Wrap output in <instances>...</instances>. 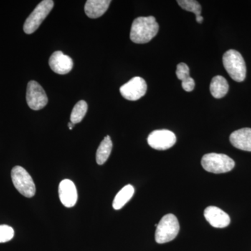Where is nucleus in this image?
<instances>
[{
    "instance_id": "nucleus-1",
    "label": "nucleus",
    "mask_w": 251,
    "mask_h": 251,
    "mask_svg": "<svg viewBox=\"0 0 251 251\" xmlns=\"http://www.w3.org/2000/svg\"><path fill=\"white\" fill-rule=\"evenodd\" d=\"M159 25L153 16L135 18L130 29V40L135 44L150 42L158 34Z\"/></svg>"
},
{
    "instance_id": "nucleus-2",
    "label": "nucleus",
    "mask_w": 251,
    "mask_h": 251,
    "mask_svg": "<svg viewBox=\"0 0 251 251\" xmlns=\"http://www.w3.org/2000/svg\"><path fill=\"white\" fill-rule=\"evenodd\" d=\"M223 63L229 76L236 82H243L247 76V67L242 54L235 50L225 52Z\"/></svg>"
},
{
    "instance_id": "nucleus-3",
    "label": "nucleus",
    "mask_w": 251,
    "mask_h": 251,
    "mask_svg": "<svg viewBox=\"0 0 251 251\" xmlns=\"http://www.w3.org/2000/svg\"><path fill=\"white\" fill-rule=\"evenodd\" d=\"M201 164L209 173L214 174L228 173L235 166L234 160L224 153H210L203 156Z\"/></svg>"
},
{
    "instance_id": "nucleus-4",
    "label": "nucleus",
    "mask_w": 251,
    "mask_h": 251,
    "mask_svg": "<svg viewBox=\"0 0 251 251\" xmlns=\"http://www.w3.org/2000/svg\"><path fill=\"white\" fill-rule=\"evenodd\" d=\"M179 221L174 214H166L158 223L155 233V240L158 244L171 242L179 234Z\"/></svg>"
},
{
    "instance_id": "nucleus-5",
    "label": "nucleus",
    "mask_w": 251,
    "mask_h": 251,
    "mask_svg": "<svg viewBox=\"0 0 251 251\" xmlns=\"http://www.w3.org/2000/svg\"><path fill=\"white\" fill-rule=\"evenodd\" d=\"M54 1L52 0H44L39 3L25 22L23 26L25 33L31 34L36 31L52 11Z\"/></svg>"
},
{
    "instance_id": "nucleus-6",
    "label": "nucleus",
    "mask_w": 251,
    "mask_h": 251,
    "mask_svg": "<svg viewBox=\"0 0 251 251\" xmlns=\"http://www.w3.org/2000/svg\"><path fill=\"white\" fill-rule=\"evenodd\" d=\"M11 179L15 188L25 197L30 198L36 193V186L30 175L21 166H15L11 171Z\"/></svg>"
},
{
    "instance_id": "nucleus-7",
    "label": "nucleus",
    "mask_w": 251,
    "mask_h": 251,
    "mask_svg": "<svg viewBox=\"0 0 251 251\" xmlns=\"http://www.w3.org/2000/svg\"><path fill=\"white\" fill-rule=\"evenodd\" d=\"M26 100L28 106L34 110H41L49 102V99L45 91L34 80L29 81L27 84Z\"/></svg>"
},
{
    "instance_id": "nucleus-8",
    "label": "nucleus",
    "mask_w": 251,
    "mask_h": 251,
    "mask_svg": "<svg viewBox=\"0 0 251 251\" xmlns=\"http://www.w3.org/2000/svg\"><path fill=\"white\" fill-rule=\"evenodd\" d=\"M176 135L169 130H156L149 135L148 143L151 148L156 150H166L176 143Z\"/></svg>"
},
{
    "instance_id": "nucleus-9",
    "label": "nucleus",
    "mask_w": 251,
    "mask_h": 251,
    "mask_svg": "<svg viewBox=\"0 0 251 251\" xmlns=\"http://www.w3.org/2000/svg\"><path fill=\"white\" fill-rule=\"evenodd\" d=\"M148 90L146 81L141 77H134L120 87V93L128 100H137L146 94Z\"/></svg>"
},
{
    "instance_id": "nucleus-10",
    "label": "nucleus",
    "mask_w": 251,
    "mask_h": 251,
    "mask_svg": "<svg viewBox=\"0 0 251 251\" xmlns=\"http://www.w3.org/2000/svg\"><path fill=\"white\" fill-rule=\"evenodd\" d=\"M49 66L56 74L65 75L72 70L74 62L69 56L61 51H56L50 57Z\"/></svg>"
},
{
    "instance_id": "nucleus-11",
    "label": "nucleus",
    "mask_w": 251,
    "mask_h": 251,
    "mask_svg": "<svg viewBox=\"0 0 251 251\" xmlns=\"http://www.w3.org/2000/svg\"><path fill=\"white\" fill-rule=\"evenodd\" d=\"M206 221L216 228H224L230 224V218L227 213L217 206H209L204 211Z\"/></svg>"
},
{
    "instance_id": "nucleus-12",
    "label": "nucleus",
    "mask_w": 251,
    "mask_h": 251,
    "mask_svg": "<svg viewBox=\"0 0 251 251\" xmlns=\"http://www.w3.org/2000/svg\"><path fill=\"white\" fill-rule=\"evenodd\" d=\"M59 196L61 202L66 207L75 206L77 201L76 187L72 181L64 179L59 185Z\"/></svg>"
},
{
    "instance_id": "nucleus-13",
    "label": "nucleus",
    "mask_w": 251,
    "mask_h": 251,
    "mask_svg": "<svg viewBox=\"0 0 251 251\" xmlns=\"http://www.w3.org/2000/svg\"><path fill=\"white\" fill-rule=\"evenodd\" d=\"M229 141L234 148L251 151V128H244L235 130L229 136Z\"/></svg>"
},
{
    "instance_id": "nucleus-14",
    "label": "nucleus",
    "mask_w": 251,
    "mask_h": 251,
    "mask_svg": "<svg viewBox=\"0 0 251 251\" xmlns=\"http://www.w3.org/2000/svg\"><path fill=\"white\" fill-rule=\"evenodd\" d=\"M110 3V0H88L85 5V14L93 19L100 17L106 12Z\"/></svg>"
},
{
    "instance_id": "nucleus-15",
    "label": "nucleus",
    "mask_w": 251,
    "mask_h": 251,
    "mask_svg": "<svg viewBox=\"0 0 251 251\" xmlns=\"http://www.w3.org/2000/svg\"><path fill=\"white\" fill-rule=\"evenodd\" d=\"M228 82L224 77L216 75L213 77L210 84V92L214 98H224L228 92Z\"/></svg>"
},
{
    "instance_id": "nucleus-16",
    "label": "nucleus",
    "mask_w": 251,
    "mask_h": 251,
    "mask_svg": "<svg viewBox=\"0 0 251 251\" xmlns=\"http://www.w3.org/2000/svg\"><path fill=\"white\" fill-rule=\"evenodd\" d=\"M135 189L132 185L128 184L125 186L117 193L112 202V206L115 210L122 209L128 201L133 197Z\"/></svg>"
},
{
    "instance_id": "nucleus-17",
    "label": "nucleus",
    "mask_w": 251,
    "mask_h": 251,
    "mask_svg": "<svg viewBox=\"0 0 251 251\" xmlns=\"http://www.w3.org/2000/svg\"><path fill=\"white\" fill-rule=\"evenodd\" d=\"M112 149V140L110 139V137L108 135V136L104 138L103 141L100 143L97 151L96 160H97V163L99 165L101 166L107 161L110 153H111Z\"/></svg>"
},
{
    "instance_id": "nucleus-18",
    "label": "nucleus",
    "mask_w": 251,
    "mask_h": 251,
    "mask_svg": "<svg viewBox=\"0 0 251 251\" xmlns=\"http://www.w3.org/2000/svg\"><path fill=\"white\" fill-rule=\"evenodd\" d=\"M87 109H88V105L85 100H82L77 102L73 109L72 115H71V122L74 125L80 123L85 117Z\"/></svg>"
},
{
    "instance_id": "nucleus-19",
    "label": "nucleus",
    "mask_w": 251,
    "mask_h": 251,
    "mask_svg": "<svg viewBox=\"0 0 251 251\" xmlns=\"http://www.w3.org/2000/svg\"><path fill=\"white\" fill-rule=\"evenodd\" d=\"M176 2L181 6V9L193 13L196 15V17L201 16L202 7H201V5L199 4L198 1H195V0H179Z\"/></svg>"
},
{
    "instance_id": "nucleus-20",
    "label": "nucleus",
    "mask_w": 251,
    "mask_h": 251,
    "mask_svg": "<svg viewBox=\"0 0 251 251\" xmlns=\"http://www.w3.org/2000/svg\"><path fill=\"white\" fill-rule=\"evenodd\" d=\"M14 236V230L12 227L6 225L0 226V243L9 242Z\"/></svg>"
},
{
    "instance_id": "nucleus-21",
    "label": "nucleus",
    "mask_w": 251,
    "mask_h": 251,
    "mask_svg": "<svg viewBox=\"0 0 251 251\" xmlns=\"http://www.w3.org/2000/svg\"><path fill=\"white\" fill-rule=\"evenodd\" d=\"M189 67L185 63H180L176 67V75L180 80L183 81L189 77Z\"/></svg>"
},
{
    "instance_id": "nucleus-22",
    "label": "nucleus",
    "mask_w": 251,
    "mask_h": 251,
    "mask_svg": "<svg viewBox=\"0 0 251 251\" xmlns=\"http://www.w3.org/2000/svg\"><path fill=\"white\" fill-rule=\"evenodd\" d=\"M195 85H196L195 81L191 77H188L186 80L181 81L182 88L184 89V90L186 91V92H192V91L194 90Z\"/></svg>"
},
{
    "instance_id": "nucleus-23",
    "label": "nucleus",
    "mask_w": 251,
    "mask_h": 251,
    "mask_svg": "<svg viewBox=\"0 0 251 251\" xmlns=\"http://www.w3.org/2000/svg\"><path fill=\"white\" fill-rule=\"evenodd\" d=\"M203 20H204V18H203L202 16H198V17H196V21L198 23H200V24H201V23H202Z\"/></svg>"
},
{
    "instance_id": "nucleus-24",
    "label": "nucleus",
    "mask_w": 251,
    "mask_h": 251,
    "mask_svg": "<svg viewBox=\"0 0 251 251\" xmlns=\"http://www.w3.org/2000/svg\"><path fill=\"white\" fill-rule=\"evenodd\" d=\"M74 126H75V125H74V124L72 123L71 122L68 124V126H69V128L70 130H72L73 128H74Z\"/></svg>"
}]
</instances>
